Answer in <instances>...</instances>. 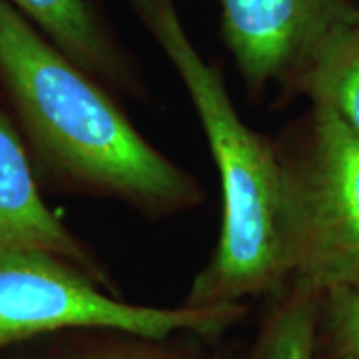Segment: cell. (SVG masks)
Wrapping results in <instances>:
<instances>
[{
    "instance_id": "6da1fadb",
    "label": "cell",
    "mask_w": 359,
    "mask_h": 359,
    "mask_svg": "<svg viewBox=\"0 0 359 359\" xmlns=\"http://www.w3.org/2000/svg\"><path fill=\"white\" fill-rule=\"evenodd\" d=\"M0 90L36 178L60 192L114 200L150 219L204 202L198 178L134 126L118 96L4 0Z\"/></svg>"
},
{
    "instance_id": "7a4b0ae2",
    "label": "cell",
    "mask_w": 359,
    "mask_h": 359,
    "mask_svg": "<svg viewBox=\"0 0 359 359\" xmlns=\"http://www.w3.org/2000/svg\"><path fill=\"white\" fill-rule=\"evenodd\" d=\"M132 14L178 74L218 170V242L182 304L219 308L280 294L294 276L290 190L280 142L252 128L226 78L194 42L178 0H126Z\"/></svg>"
},
{
    "instance_id": "3957f363",
    "label": "cell",
    "mask_w": 359,
    "mask_h": 359,
    "mask_svg": "<svg viewBox=\"0 0 359 359\" xmlns=\"http://www.w3.org/2000/svg\"><path fill=\"white\" fill-rule=\"evenodd\" d=\"M248 313L250 304H134L65 257L36 250L0 252V359L26 341L78 327L124 330L148 337L192 334L219 344Z\"/></svg>"
},
{
    "instance_id": "277c9868",
    "label": "cell",
    "mask_w": 359,
    "mask_h": 359,
    "mask_svg": "<svg viewBox=\"0 0 359 359\" xmlns=\"http://www.w3.org/2000/svg\"><path fill=\"white\" fill-rule=\"evenodd\" d=\"M302 140L283 144L292 282L316 294L359 290V136L330 104L309 100Z\"/></svg>"
},
{
    "instance_id": "5b68a950",
    "label": "cell",
    "mask_w": 359,
    "mask_h": 359,
    "mask_svg": "<svg viewBox=\"0 0 359 359\" xmlns=\"http://www.w3.org/2000/svg\"><path fill=\"white\" fill-rule=\"evenodd\" d=\"M219 39L248 98L299 94L321 52L359 22L355 0H218Z\"/></svg>"
},
{
    "instance_id": "8992f818",
    "label": "cell",
    "mask_w": 359,
    "mask_h": 359,
    "mask_svg": "<svg viewBox=\"0 0 359 359\" xmlns=\"http://www.w3.org/2000/svg\"><path fill=\"white\" fill-rule=\"evenodd\" d=\"M36 250L76 264L120 294L112 273L88 245L46 205L25 140L0 110V252Z\"/></svg>"
},
{
    "instance_id": "52a82bcc",
    "label": "cell",
    "mask_w": 359,
    "mask_h": 359,
    "mask_svg": "<svg viewBox=\"0 0 359 359\" xmlns=\"http://www.w3.org/2000/svg\"><path fill=\"white\" fill-rule=\"evenodd\" d=\"M118 98L148 100L138 56L96 0H4Z\"/></svg>"
},
{
    "instance_id": "ba28073f",
    "label": "cell",
    "mask_w": 359,
    "mask_h": 359,
    "mask_svg": "<svg viewBox=\"0 0 359 359\" xmlns=\"http://www.w3.org/2000/svg\"><path fill=\"white\" fill-rule=\"evenodd\" d=\"M4 359H244L192 334L148 337L124 330L78 327L13 347Z\"/></svg>"
},
{
    "instance_id": "9c48e42d",
    "label": "cell",
    "mask_w": 359,
    "mask_h": 359,
    "mask_svg": "<svg viewBox=\"0 0 359 359\" xmlns=\"http://www.w3.org/2000/svg\"><path fill=\"white\" fill-rule=\"evenodd\" d=\"M256 341L244 359H316V321L320 294L287 283L268 297Z\"/></svg>"
},
{
    "instance_id": "30bf717a",
    "label": "cell",
    "mask_w": 359,
    "mask_h": 359,
    "mask_svg": "<svg viewBox=\"0 0 359 359\" xmlns=\"http://www.w3.org/2000/svg\"><path fill=\"white\" fill-rule=\"evenodd\" d=\"M299 94L330 104L359 136V22L321 52Z\"/></svg>"
},
{
    "instance_id": "8fae6325",
    "label": "cell",
    "mask_w": 359,
    "mask_h": 359,
    "mask_svg": "<svg viewBox=\"0 0 359 359\" xmlns=\"http://www.w3.org/2000/svg\"><path fill=\"white\" fill-rule=\"evenodd\" d=\"M316 359H359V290L320 295Z\"/></svg>"
},
{
    "instance_id": "7c38bea8",
    "label": "cell",
    "mask_w": 359,
    "mask_h": 359,
    "mask_svg": "<svg viewBox=\"0 0 359 359\" xmlns=\"http://www.w3.org/2000/svg\"><path fill=\"white\" fill-rule=\"evenodd\" d=\"M355 2H358V6H359V0H355Z\"/></svg>"
}]
</instances>
